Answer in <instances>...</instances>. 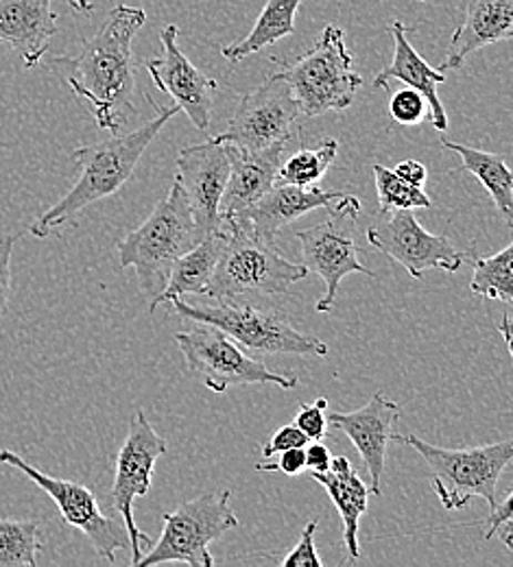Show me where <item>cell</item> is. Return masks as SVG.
Masks as SVG:
<instances>
[{"mask_svg": "<svg viewBox=\"0 0 513 567\" xmlns=\"http://www.w3.org/2000/svg\"><path fill=\"white\" fill-rule=\"evenodd\" d=\"M145 22V9L116 4L76 55L49 62V69L58 72L74 96L88 105L96 125L112 134H121L136 116L134 40Z\"/></svg>", "mask_w": 513, "mask_h": 567, "instance_id": "obj_1", "label": "cell"}, {"mask_svg": "<svg viewBox=\"0 0 513 567\" xmlns=\"http://www.w3.org/2000/svg\"><path fill=\"white\" fill-rule=\"evenodd\" d=\"M179 112L182 110L177 105H171L166 110L157 107V116L136 132L114 134V138L110 141L74 148L73 159L79 166V177L73 188L53 208L42 214L29 227V231L35 238H49L53 231L73 225L74 216L90 204L116 195L134 175L148 144L155 141L166 123Z\"/></svg>", "mask_w": 513, "mask_h": 567, "instance_id": "obj_2", "label": "cell"}, {"mask_svg": "<svg viewBox=\"0 0 513 567\" xmlns=\"http://www.w3.org/2000/svg\"><path fill=\"white\" fill-rule=\"evenodd\" d=\"M202 240L191 204L175 179L168 195L155 206L147 220L130 231L119 245V267L134 269L138 288L148 299V310L155 312V301L164 292L173 265L179 256Z\"/></svg>", "mask_w": 513, "mask_h": 567, "instance_id": "obj_3", "label": "cell"}, {"mask_svg": "<svg viewBox=\"0 0 513 567\" xmlns=\"http://www.w3.org/2000/svg\"><path fill=\"white\" fill-rule=\"evenodd\" d=\"M223 247L208 286L213 299L238 295H285L310 271L287 260L276 240H265L236 223H220Z\"/></svg>", "mask_w": 513, "mask_h": 567, "instance_id": "obj_4", "label": "cell"}, {"mask_svg": "<svg viewBox=\"0 0 513 567\" xmlns=\"http://www.w3.org/2000/svg\"><path fill=\"white\" fill-rule=\"evenodd\" d=\"M280 74L289 83L299 103L301 116H321L343 112L355 103L363 76L352 69V55L346 49L343 29L328 24L319 40L295 60L274 58Z\"/></svg>", "mask_w": 513, "mask_h": 567, "instance_id": "obj_5", "label": "cell"}, {"mask_svg": "<svg viewBox=\"0 0 513 567\" xmlns=\"http://www.w3.org/2000/svg\"><path fill=\"white\" fill-rule=\"evenodd\" d=\"M391 441L413 447L433 474V489L445 511H459L472 497H483L490 508L496 504V487L513 458V441L490 443L468 450H445L422 441L415 434H391Z\"/></svg>", "mask_w": 513, "mask_h": 567, "instance_id": "obj_6", "label": "cell"}, {"mask_svg": "<svg viewBox=\"0 0 513 567\" xmlns=\"http://www.w3.org/2000/svg\"><path fill=\"white\" fill-rule=\"evenodd\" d=\"M168 308L193 323L217 328L252 354L324 358L330 352L324 341L297 332L287 319L247 303H234L229 299H217V303H188L184 297H175L168 301Z\"/></svg>", "mask_w": 513, "mask_h": 567, "instance_id": "obj_7", "label": "cell"}, {"mask_svg": "<svg viewBox=\"0 0 513 567\" xmlns=\"http://www.w3.org/2000/svg\"><path fill=\"white\" fill-rule=\"evenodd\" d=\"M229 492L204 494L182 502L175 511L164 513V528L157 544L136 567L160 564H184L191 567H213L211 544L220 539L227 530L238 528V517L229 506Z\"/></svg>", "mask_w": 513, "mask_h": 567, "instance_id": "obj_8", "label": "cell"}, {"mask_svg": "<svg viewBox=\"0 0 513 567\" xmlns=\"http://www.w3.org/2000/svg\"><path fill=\"white\" fill-rule=\"evenodd\" d=\"M359 213L361 202L352 195H346L332 210H328V218L324 223L295 231V238L301 245V265L326 286L324 297L317 301V312H332L343 278L352 274L373 278V271H369L359 260L355 236Z\"/></svg>", "mask_w": 513, "mask_h": 567, "instance_id": "obj_9", "label": "cell"}, {"mask_svg": "<svg viewBox=\"0 0 513 567\" xmlns=\"http://www.w3.org/2000/svg\"><path fill=\"white\" fill-rule=\"evenodd\" d=\"M175 343L186 358L188 369L215 393H225L236 384H276L285 391L297 389L299 384L294 373L269 371L258 358L245 354L238 343L206 323L188 332H177Z\"/></svg>", "mask_w": 513, "mask_h": 567, "instance_id": "obj_10", "label": "cell"}, {"mask_svg": "<svg viewBox=\"0 0 513 567\" xmlns=\"http://www.w3.org/2000/svg\"><path fill=\"white\" fill-rule=\"evenodd\" d=\"M301 110L289 83L280 72L247 92L225 132L213 141L240 151H263L276 142H289L297 134Z\"/></svg>", "mask_w": 513, "mask_h": 567, "instance_id": "obj_11", "label": "cell"}, {"mask_svg": "<svg viewBox=\"0 0 513 567\" xmlns=\"http://www.w3.org/2000/svg\"><path fill=\"white\" fill-rule=\"evenodd\" d=\"M367 243L415 280L427 271L456 274L465 262L463 251L448 236L429 234L413 210H380L367 227Z\"/></svg>", "mask_w": 513, "mask_h": 567, "instance_id": "obj_12", "label": "cell"}, {"mask_svg": "<svg viewBox=\"0 0 513 567\" xmlns=\"http://www.w3.org/2000/svg\"><path fill=\"white\" fill-rule=\"evenodd\" d=\"M0 463L22 472L33 485H38L47 496L51 497L58 504L64 522L90 539L92 548L96 550V555L101 559L114 564L116 550L132 548L125 524L114 517H107L99 508L96 497L88 487L76 485L71 481L53 478V476L35 470L33 465H29L22 456H18L11 450H0Z\"/></svg>", "mask_w": 513, "mask_h": 567, "instance_id": "obj_13", "label": "cell"}, {"mask_svg": "<svg viewBox=\"0 0 513 567\" xmlns=\"http://www.w3.org/2000/svg\"><path fill=\"white\" fill-rule=\"evenodd\" d=\"M166 441L155 432V427L145 415L143 409L134 411L130 420L127 439L116 458V474L112 485V502L130 535V553L132 566H138L143 559L145 546H151L147 533H141L134 519V502L138 497L147 496L153 481V470L160 456L166 454Z\"/></svg>", "mask_w": 513, "mask_h": 567, "instance_id": "obj_14", "label": "cell"}, {"mask_svg": "<svg viewBox=\"0 0 513 567\" xmlns=\"http://www.w3.org/2000/svg\"><path fill=\"white\" fill-rule=\"evenodd\" d=\"M162 53L143 62L153 83L168 94L175 105L191 118L199 132L211 130V116L219 83L199 71L177 47V27L168 24L160 31Z\"/></svg>", "mask_w": 513, "mask_h": 567, "instance_id": "obj_15", "label": "cell"}, {"mask_svg": "<svg viewBox=\"0 0 513 567\" xmlns=\"http://www.w3.org/2000/svg\"><path fill=\"white\" fill-rule=\"evenodd\" d=\"M229 177V153L220 142L186 146L177 155V182L191 204L195 225L204 236L220 229V199Z\"/></svg>", "mask_w": 513, "mask_h": 567, "instance_id": "obj_16", "label": "cell"}, {"mask_svg": "<svg viewBox=\"0 0 513 567\" xmlns=\"http://www.w3.org/2000/svg\"><path fill=\"white\" fill-rule=\"evenodd\" d=\"M400 420V406L391 402L384 393H373L363 409L352 413H332L328 415V425L339 427L352 445L359 450L367 474H369V492L380 496V481L387 461V447L391 443V434Z\"/></svg>", "mask_w": 513, "mask_h": 567, "instance_id": "obj_17", "label": "cell"}, {"mask_svg": "<svg viewBox=\"0 0 513 567\" xmlns=\"http://www.w3.org/2000/svg\"><path fill=\"white\" fill-rule=\"evenodd\" d=\"M346 193H330V190H319L315 186L301 188V186H291L276 182L256 204H252L247 210L223 218L220 223H236L240 227H247L256 236L265 240H276V236L294 223L301 218L304 214L312 213L317 208H324L326 213L332 210Z\"/></svg>", "mask_w": 513, "mask_h": 567, "instance_id": "obj_18", "label": "cell"}, {"mask_svg": "<svg viewBox=\"0 0 513 567\" xmlns=\"http://www.w3.org/2000/svg\"><path fill=\"white\" fill-rule=\"evenodd\" d=\"M287 144L276 142L263 151H240L225 144L229 153V177L220 199V220L247 210L276 184Z\"/></svg>", "mask_w": 513, "mask_h": 567, "instance_id": "obj_19", "label": "cell"}, {"mask_svg": "<svg viewBox=\"0 0 513 567\" xmlns=\"http://www.w3.org/2000/svg\"><path fill=\"white\" fill-rule=\"evenodd\" d=\"M512 38L513 0H465L463 18L452 33L441 71H456L479 49Z\"/></svg>", "mask_w": 513, "mask_h": 567, "instance_id": "obj_20", "label": "cell"}, {"mask_svg": "<svg viewBox=\"0 0 513 567\" xmlns=\"http://www.w3.org/2000/svg\"><path fill=\"white\" fill-rule=\"evenodd\" d=\"M55 33L53 0H0V42L9 44L27 69L42 64Z\"/></svg>", "mask_w": 513, "mask_h": 567, "instance_id": "obj_21", "label": "cell"}, {"mask_svg": "<svg viewBox=\"0 0 513 567\" xmlns=\"http://www.w3.org/2000/svg\"><path fill=\"white\" fill-rule=\"evenodd\" d=\"M409 33L411 29L400 20L389 24V35L393 40V60L373 79V87H389L391 81H402L409 87L418 90L429 105V123L435 127V132L445 134L448 116L438 92L440 83L445 79V72L435 71L427 64V60L413 49Z\"/></svg>", "mask_w": 513, "mask_h": 567, "instance_id": "obj_22", "label": "cell"}, {"mask_svg": "<svg viewBox=\"0 0 513 567\" xmlns=\"http://www.w3.org/2000/svg\"><path fill=\"white\" fill-rule=\"evenodd\" d=\"M310 478L326 489V494L337 506L343 522V542L348 548V557L350 561H357L361 557L359 524H361V517L366 515L369 496H371L369 487L355 472L348 456L332 458L330 470L321 474H310Z\"/></svg>", "mask_w": 513, "mask_h": 567, "instance_id": "obj_23", "label": "cell"}, {"mask_svg": "<svg viewBox=\"0 0 513 567\" xmlns=\"http://www.w3.org/2000/svg\"><path fill=\"white\" fill-rule=\"evenodd\" d=\"M220 247H223V231L219 229L211 236H204L193 249L179 256L171 269L164 292L155 301V310L175 297L206 295L219 260Z\"/></svg>", "mask_w": 513, "mask_h": 567, "instance_id": "obj_24", "label": "cell"}, {"mask_svg": "<svg viewBox=\"0 0 513 567\" xmlns=\"http://www.w3.org/2000/svg\"><path fill=\"white\" fill-rule=\"evenodd\" d=\"M441 146L456 153L461 157V168L472 173L485 190L492 195L496 210L503 214L507 225H513V177L507 162L499 153H488L483 148H474L461 142L441 138Z\"/></svg>", "mask_w": 513, "mask_h": 567, "instance_id": "obj_25", "label": "cell"}, {"mask_svg": "<svg viewBox=\"0 0 513 567\" xmlns=\"http://www.w3.org/2000/svg\"><path fill=\"white\" fill-rule=\"evenodd\" d=\"M304 0H267L256 24L252 27L249 35L240 42L227 44L220 49V55L229 64H238L245 58L280 42L287 35L295 33V13Z\"/></svg>", "mask_w": 513, "mask_h": 567, "instance_id": "obj_26", "label": "cell"}, {"mask_svg": "<svg viewBox=\"0 0 513 567\" xmlns=\"http://www.w3.org/2000/svg\"><path fill=\"white\" fill-rule=\"evenodd\" d=\"M465 260L472 265V282L470 290L474 295L496 299L503 306L513 303V247L507 245L503 251L481 258V256H465Z\"/></svg>", "mask_w": 513, "mask_h": 567, "instance_id": "obj_27", "label": "cell"}, {"mask_svg": "<svg viewBox=\"0 0 513 567\" xmlns=\"http://www.w3.org/2000/svg\"><path fill=\"white\" fill-rule=\"evenodd\" d=\"M40 553L42 537L35 519L0 517V567H35Z\"/></svg>", "mask_w": 513, "mask_h": 567, "instance_id": "obj_28", "label": "cell"}, {"mask_svg": "<svg viewBox=\"0 0 513 567\" xmlns=\"http://www.w3.org/2000/svg\"><path fill=\"white\" fill-rule=\"evenodd\" d=\"M337 153H339V142L335 138H326V141L319 142L315 148L301 146L287 162L280 164L276 182L301 186V188L315 186L317 182L324 179V175L337 159Z\"/></svg>", "mask_w": 513, "mask_h": 567, "instance_id": "obj_29", "label": "cell"}, {"mask_svg": "<svg viewBox=\"0 0 513 567\" xmlns=\"http://www.w3.org/2000/svg\"><path fill=\"white\" fill-rule=\"evenodd\" d=\"M373 184L380 210H420V208H433L431 197L418 188L400 179L393 168H387L382 164H373Z\"/></svg>", "mask_w": 513, "mask_h": 567, "instance_id": "obj_30", "label": "cell"}, {"mask_svg": "<svg viewBox=\"0 0 513 567\" xmlns=\"http://www.w3.org/2000/svg\"><path fill=\"white\" fill-rule=\"evenodd\" d=\"M389 116L398 125L415 127V125L429 123V105H427L424 96L418 90L404 87V90H398L391 96V101H389Z\"/></svg>", "mask_w": 513, "mask_h": 567, "instance_id": "obj_31", "label": "cell"}, {"mask_svg": "<svg viewBox=\"0 0 513 567\" xmlns=\"http://www.w3.org/2000/svg\"><path fill=\"white\" fill-rule=\"evenodd\" d=\"M328 400L319 398L312 404H301L294 425L308 441H324L328 432Z\"/></svg>", "mask_w": 513, "mask_h": 567, "instance_id": "obj_32", "label": "cell"}, {"mask_svg": "<svg viewBox=\"0 0 513 567\" xmlns=\"http://www.w3.org/2000/svg\"><path fill=\"white\" fill-rule=\"evenodd\" d=\"M512 489L505 492L503 499H496V504L490 508V522L485 528V542H490L494 535L501 537L507 550H513V526H512Z\"/></svg>", "mask_w": 513, "mask_h": 567, "instance_id": "obj_33", "label": "cell"}, {"mask_svg": "<svg viewBox=\"0 0 513 567\" xmlns=\"http://www.w3.org/2000/svg\"><path fill=\"white\" fill-rule=\"evenodd\" d=\"M315 533H317V522L312 519L304 526L299 542L283 559V567H324V561L315 546Z\"/></svg>", "mask_w": 513, "mask_h": 567, "instance_id": "obj_34", "label": "cell"}, {"mask_svg": "<svg viewBox=\"0 0 513 567\" xmlns=\"http://www.w3.org/2000/svg\"><path fill=\"white\" fill-rule=\"evenodd\" d=\"M18 236L4 234L0 236V321L7 312L9 303V290H11V254Z\"/></svg>", "mask_w": 513, "mask_h": 567, "instance_id": "obj_35", "label": "cell"}, {"mask_svg": "<svg viewBox=\"0 0 513 567\" xmlns=\"http://www.w3.org/2000/svg\"><path fill=\"white\" fill-rule=\"evenodd\" d=\"M308 443V439L291 425H283L267 443H265V447H263V456L265 458H271V456H276V454H280V452H285V450H291V447H304Z\"/></svg>", "mask_w": 513, "mask_h": 567, "instance_id": "obj_36", "label": "cell"}, {"mask_svg": "<svg viewBox=\"0 0 513 567\" xmlns=\"http://www.w3.org/2000/svg\"><path fill=\"white\" fill-rule=\"evenodd\" d=\"M258 472H283L287 476H299L306 470V452L304 447H291L280 452L278 463H258Z\"/></svg>", "mask_w": 513, "mask_h": 567, "instance_id": "obj_37", "label": "cell"}, {"mask_svg": "<svg viewBox=\"0 0 513 567\" xmlns=\"http://www.w3.org/2000/svg\"><path fill=\"white\" fill-rule=\"evenodd\" d=\"M308 447H304L306 452V470L310 474H321L326 470H330L332 463V454L328 450V445H324V441H308Z\"/></svg>", "mask_w": 513, "mask_h": 567, "instance_id": "obj_38", "label": "cell"}, {"mask_svg": "<svg viewBox=\"0 0 513 567\" xmlns=\"http://www.w3.org/2000/svg\"><path fill=\"white\" fill-rule=\"evenodd\" d=\"M393 173H396L400 179H404L407 184L418 186V188H422V186L427 184V179H429L427 166H424L422 162H418V159H402V162H398L396 168H393Z\"/></svg>", "mask_w": 513, "mask_h": 567, "instance_id": "obj_39", "label": "cell"}, {"mask_svg": "<svg viewBox=\"0 0 513 567\" xmlns=\"http://www.w3.org/2000/svg\"><path fill=\"white\" fill-rule=\"evenodd\" d=\"M499 332L503 334V341L507 346V350L512 352V317H510V310H505L501 323H499Z\"/></svg>", "mask_w": 513, "mask_h": 567, "instance_id": "obj_40", "label": "cell"}, {"mask_svg": "<svg viewBox=\"0 0 513 567\" xmlns=\"http://www.w3.org/2000/svg\"><path fill=\"white\" fill-rule=\"evenodd\" d=\"M74 11H81V13H90L92 11V2L90 0H69Z\"/></svg>", "mask_w": 513, "mask_h": 567, "instance_id": "obj_41", "label": "cell"}, {"mask_svg": "<svg viewBox=\"0 0 513 567\" xmlns=\"http://www.w3.org/2000/svg\"><path fill=\"white\" fill-rule=\"evenodd\" d=\"M424 2H427V0H424Z\"/></svg>", "mask_w": 513, "mask_h": 567, "instance_id": "obj_42", "label": "cell"}]
</instances>
